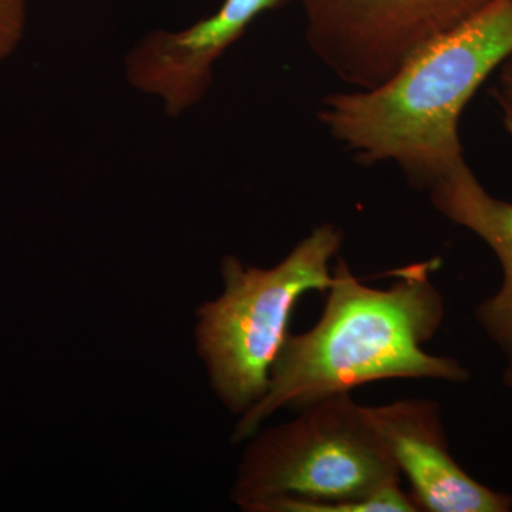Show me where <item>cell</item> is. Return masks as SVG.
Instances as JSON below:
<instances>
[{
	"label": "cell",
	"mask_w": 512,
	"mask_h": 512,
	"mask_svg": "<svg viewBox=\"0 0 512 512\" xmlns=\"http://www.w3.org/2000/svg\"><path fill=\"white\" fill-rule=\"evenodd\" d=\"M436 262L393 272L387 289L363 285L339 259L322 318L303 335H288L268 390L244 413L234 439L256 433L282 407L308 406L362 384L387 379L464 383L470 373L451 357L423 349L444 318V303L430 281Z\"/></svg>",
	"instance_id": "obj_1"
},
{
	"label": "cell",
	"mask_w": 512,
	"mask_h": 512,
	"mask_svg": "<svg viewBox=\"0 0 512 512\" xmlns=\"http://www.w3.org/2000/svg\"><path fill=\"white\" fill-rule=\"evenodd\" d=\"M512 55V0L434 37L373 89L326 97L319 119L362 163L393 161L430 188L463 163L461 113Z\"/></svg>",
	"instance_id": "obj_2"
},
{
	"label": "cell",
	"mask_w": 512,
	"mask_h": 512,
	"mask_svg": "<svg viewBox=\"0 0 512 512\" xmlns=\"http://www.w3.org/2000/svg\"><path fill=\"white\" fill-rule=\"evenodd\" d=\"M366 407L349 393L305 406L242 458L232 497L251 512H414Z\"/></svg>",
	"instance_id": "obj_3"
},
{
	"label": "cell",
	"mask_w": 512,
	"mask_h": 512,
	"mask_svg": "<svg viewBox=\"0 0 512 512\" xmlns=\"http://www.w3.org/2000/svg\"><path fill=\"white\" fill-rule=\"evenodd\" d=\"M340 245L342 232L325 224L274 268L225 256L224 292L201 306L195 335L215 393L232 412H247L268 390L293 309L305 293L332 286L329 264Z\"/></svg>",
	"instance_id": "obj_4"
},
{
	"label": "cell",
	"mask_w": 512,
	"mask_h": 512,
	"mask_svg": "<svg viewBox=\"0 0 512 512\" xmlns=\"http://www.w3.org/2000/svg\"><path fill=\"white\" fill-rule=\"evenodd\" d=\"M493 0H301L313 52L346 83L373 89L431 39Z\"/></svg>",
	"instance_id": "obj_5"
},
{
	"label": "cell",
	"mask_w": 512,
	"mask_h": 512,
	"mask_svg": "<svg viewBox=\"0 0 512 512\" xmlns=\"http://www.w3.org/2000/svg\"><path fill=\"white\" fill-rule=\"evenodd\" d=\"M291 0H224L214 15L183 30H154L128 50L124 76L138 92L160 101L178 119L201 103L221 56L268 10Z\"/></svg>",
	"instance_id": "obj_6"
},
{
	"label": "cell",
	"mask_w": 512,
	"mask_h": 512,
	"mask_svg": "<svg viewBox=\"0 0 512 512\" xmlns=\"http://www.w3.org/2000/svg\"><path fill=\"white\" fill-rule=\"evenodd\" d=\"M366 409L400 474L412 485L420 511H512V495L478 483L451 457L436 403L402 400Z\"/></svg>",
	"instance_id": "obj_7"
},
{
	"label": "cell",
	"mask_w": 512,
	"mask_h": 512,
	"mask_svg": "<svg viewBox=\"0 0 512 512\" xmlns=\"http://www.w3.org/2000/svg\"><path fill=\"white\" fill-rule=\"evenodd\" d=\"M430 192L444 217L483 239L500 261L503 284L478 305L476 316L488 338L512 362V204L488 194L466 161L439 178Z\"/></svg>",
	"instance_id": "obj_8"
},
{
	"label": "cell",
	"mask_w": 512,
	"mask_h": 512,
	"mask_svg": "<svg viewBox=\"0 0 512 512\" xmlns=\"http://www.w3.org/2000/svg\"><path fill=\"white\" fill-rule=\"evenodd\" d=\"M28 0H0V63L16 52L26 32Z\"/></svg>",
	"instance_id": "obj_9"
},
{
	"label": "cell",
	"mask_w": 512,
	"mask_h": 512,
	"mask_svg": "<svg viewBox=\"0 0 512 512\" xmlns=\"http://www.w3.org/2000/svg\"><path fill=\"white\" fill-rule=\"evenodd\" d=\"M493 94L503 111L504 126L512 136V55L501 64Z\"/></svg>",
	"instance_id": "obj_10"
},
{
	"label": "cell",
	"mask_w": 512,
	"mask_h": 512,
	"mask_svg": "<svg viewBox=\"0 0 512 512\" xmlns=\"http://www.w3.org/2000/svg\"><path fill=\"white\" fill-rule=\"evenodd\" d=\"M504 383L512 387V362H508L507 369H505Z\"/></svg>",
	"instance_id": "obj_11"
}]
</instances>
